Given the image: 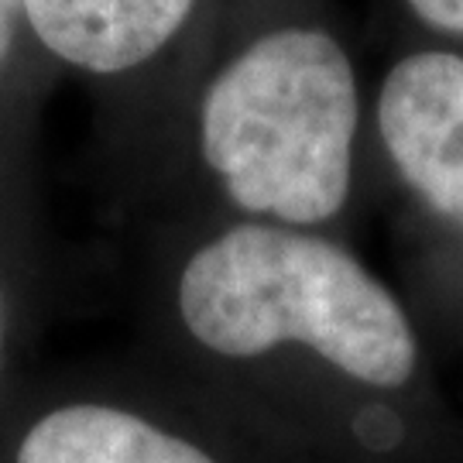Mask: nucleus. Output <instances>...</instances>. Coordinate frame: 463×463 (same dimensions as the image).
<instances>
[{
	"mask_svg": "<svg viewBox=\"0 0 463 463\" xmlns=\"http://www.w3.org/2000/svg\"><path fill=\"white\" fill-rule=\"evenodd\" d=\"M357 128V69L316 24L250 38L199 99V155L227 199L296 231L347 206Z\"/></svg>",
	"mask_w": 463,
	"mask_h": 463,
	"instance_id": "1",
	"label": "nucleus"
},
{
	"mask_svg": "<svg viewBox=\"0 0 463 463\" xmlns=\"http://www.w3.org/2000/svg\"><path fill=\"white\" fill-rule=\"evenodd\" d=\"M378 134L392 165L432 213L463 231V55L422 49L384 72Z\"/></svg>",
	"mask_w": 463,
	"mask_h": 463,
	"instance_id": "3",
	"label": "nucleus"
},
{
	"mask_svg": "<svg viewBox=\"0 0 463 463\" xmlns=\"http://www.w3.org/2000/svg\"><path fill=\"white\" fill-rule=\"evenodd\" d=\"M14 463H216L175 432L110 405H66L38 419Z\"/></svg>",
	"mask_w": 463,
	"mask_h": 463,
	"instance_id": "5",
	"label": "nucleus"
},
{
	"mask_svg": "<svg viewBox=\"0 0 463 463\" xmlns=\"http://www.w3.org/2000/svg\"><path fill=\"white\" fill-rule=\"evenodd\" d=\"M199 0H24V28L52 59L90 76L155 62L189 28Z\"/></svg>",
	"mask_w": 463,
	"mask_h": 463,
	"instance_id": "4",
	"label": "nucleus"
},
{
	"mask_svg": "<svg viewBox=\"0 0 463 463\" xmlns=\"http://www.w3.org/2000/svg\"><path fill=\"white\" fill-rule=\"evenodd\" d=\"M21 24H24V0H0V66L14 49Z\"/></svg>",
	"mask_w": 463,
	"mask_h": 463,
	"instance_id": "7",
	"label": "nucleus"
},
{
	"mask_svg": "<svg viewBox=\"0 0 463 463\" xmlns=\"http://www.w3.org/2000/svg\"><path fill=\"white\" fill-rule=\"evenodd\" d=\"M179 316L223 357L302 344L374 388H398L415 371L398 298L340 244L296 227L250 220L203 244L179 279Z\"/></svg>",
	"mask_w": 463,
	"mask_h": 463,
	"instance_id": "2",
	"label": "nucleus"
},
{
	"mask_svg": "<svg viewBox=\"0 0 463 463\" xmlns=\"http://www.w3.org/2000/svg\"><path fill=\"white\" fill-rule=\"evenodd\" d=\"M405 4L426 28L463 38V0H405Z\"/></svg>",
	"mask_w": 463,
	"mask_h": 463,
	"instance_id": "6",
	"label": "nucleus"
}]
</instances>
